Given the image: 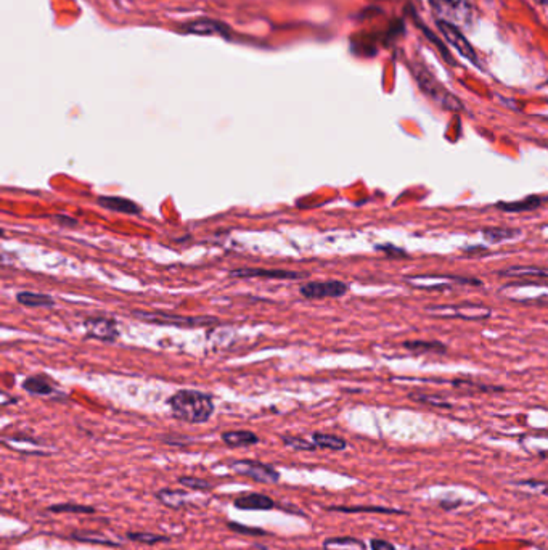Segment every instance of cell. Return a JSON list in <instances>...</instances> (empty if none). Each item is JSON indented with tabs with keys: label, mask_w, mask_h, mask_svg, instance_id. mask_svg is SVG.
Masks as SVG:
<instances>
[{
	"label": "cell",
	"mask_w": 548,
	"mask_h": 550,
	"mask_svg": "<svg viewBox=\"0 0 548 550\" xmlns=\"http://www.w3.org/2000/svg\"><path fill=\"white\" fill-rule=\"evenodd\" d=\"M171 412L177 420L187 423H205L214 414L211 396L195 389H181L168 400Z\"/></svg>",
	"instance_id": "obj_1"
},
{
	"label": "cell",
	"mask_w": 548,
	"mask_h": 550,
	"mask_svg": "<svg viewBox=\"0 0 548 550\" xmlns=\"http://www.w3.org/2000/svg\"><path fill=\"white\" fill-rule=\"evenodd\" d=\"M230 470L251 478L256 482H264V485H275L280 481V473L275 470L272 465L258 462V460H234L230 462Z\"/></svg>",
	"instance_id": "obj_2"
},
{
	"label": "cell",
	"mask_w": 548,
	"mask_h": 550,
	"mask_svg": "<svg viewBox=\"0 0 548 550\" xmlns=\"http://www.w3.org/2000/svg\"><path fill=\"white\" fill-rule=\"evenodd\" d=\"M431 316L436 317H458L465 320H481L491 316L487 307L476 306V304H465V306H434L426 309Z\"/></svg>",
	"instance_id": "obj_3"
},
{
	"label": "cell",
	"mask_w": 548,
	"mask_h": 550,
	"mask_svg": "<svg viewBox=\"0 0 548 550\" xmlns=\"http://www.w3.org/2000/svg\"><path fill=\"white\" fill-rule=\"evenodd\" d=\"M349 287L339 280H327V282H309L299 288L301 296L307 299L339 298L347 293Z\"/></svg>",
	"instance_id": "obj_4"
},
{
	"label": "cell",
	"mask_w": 548,
	"mask_h": 550,
	"mask_svg": "<svg viewBox=\"0 0 548 550\" xmlns=\"http://www.w3.org/2000/svg\"><path fill=\"white\" fill-rule=\"evenodd\" d=\"M134 316L143 322L150 323H163V325H176V327H196L206 325V323L216 322V318L211 317H179L172 314H161V312H140L135 311Z\"/></svg>",
	"instance_id": "obj_5"
},
{
	"label": "cell",
	"mask_w": 548,
	"mask_h": 550,
	"mask_svg": "<svg viewBox=\"0 0 548 550\" xmlns=\"http://www.w3.org/2000/svg\"><path fill=\"white\" fill-rule=\"evenodd\" d=\"M87 335L92 338H99L103 341H114L119 336L118 325L113 318L108 317H90L85 320Z\"/></svg>",
	"instance_id": "obj_6"
},
{
	"label": "cell",
	"mask_w": 548,
	"mask_h": 550,
	"mask_svg": "<svg viewBox=\"0 0 548 550\" xmlns=\"http://www.w3.org/2000/svg\"><path fill=\"white\" fill-rule=\"evenodd\" d=\"M439 29L443 31L445 39H447V41L452 43L455 48H457L460 55L468 58V60H471L473 63H478L476 53H474L473 47L469 45L467 39L463 37V34L460 32L458 29L454 26V24H450L449 21H439Z\"/></svg>",
	"instance_id": "obj_7"
},
{
	"label": "cell",
	"mask_w": 548,
	"mask_h": 550,
	"mask_svg": "<svg viewBox=\"0 0 548 550\" xmlns=\"http://www.w3.org/2000/svg\"><path fill=\"white\" fill-rule=\"evenodd\" d=\"M230 277L236 278H251V277H265V278H278V280H301L304 274L291 272V270L280 269H236L232 270Z\"/></svg>",
	"instance_id": "obj_8"
},
{
	"label": "cell",
	"mask_w": 548,
	"mask_h": 550,
	"mask_svg": "<svg viewBox=\"0 0 548 550\" xmlns=\"http://www.w3.org/2000/svg\"><path fill=\"white\" fill-rule=\"evenodd\" d=\"M234 505L240 510H270L276 507L272 497L261 494V492H251V494L236 497Z\"/></svg>",
	"instance_id": "obj_9"
},
{
	"label": "cell",
	"mask_w": 548,
	"mask_h": 550,
	"mask_svg": "<svg viewBox=\"0 0 548 550\" xmlns=\"http://www.w3.org/2000/svg\"><path fill=\"white\" fill-rule=\"evenodd\" d=\"M97 203L108 211H116V212H123V214H132V216L140 214V206L137 203L130 201L128 198L123 196H100Z\"/></svg>",
	"instance_id": "obj_10"
},
{
	"label": "cell",
	"mask_w": 548,
	"mask_h": 550,
	"mask_svg": "<svg viewBox=\"0 0 548 550\" xmlns=\"http://www.w3.org/2000/svg\"><path fill=\"white\" fill-rule=\"evenodd\" d=\"M323 550H367L363 540L352 538V536H336V538H327L322 544Z\"/></svg>",
	"instance_id": "obj_11"
},
{
	"label": "cell",
	"mask_w": 548,
	"mask_h": 550,
	"mask_svg": "<svg viewBox=\"0 0 548 550\" xmlns=\"http://www.w3.org/2000/svg\"><path fill=\"white\" fill-rule=\"evenodd\" d=\"M222 441L230 447H243L254 446L259 442V436L248 429H235V431L222 433Z\"/></svg>",
	"instance_id": "obj_12"
},
{
	"label": "cell",
	"mask_w": 548,
	"mask_h": 550,
	"mask_svg": "<svg viewBox=\"0 0 548 550\" xmlns=\"http://www.w3.org/2000/svg\"><path fill=\"white\" fill-rule=\"evenodd\" d=\"M154 497L161 502L163 505L169 507V509H183V507L187 505V499H188V494L185 491L182 489H168V487H164V489H159L154 492Z\"/></svg>",
	"instance_id": "obj_13"
},
{
	"label": "cell",
	"mask_w": 548,
	"mask_h": 550,
	"mask_svg": "<svg viewBox=\"0 0 548 550\" xmlns=\"http://www.w3.org/2000/svg\"><path fill=\"white\" fill-rule=\"evenodd\" d=\"M70 539L77 540V542H85V544L121 547V542L110 539L108 536H105L103 533H99V531H85V529L84 531H72V533L70 534Z\"/></svg>",
	"instance_id": "obj_14"
},
{
	"label": "cell",
	"mask_w": 548,
	"mask_h": 550,
	"mask_svg": "<svg viewBox=\"0 0 548 550\" xmlns=\"http://www.w3.org/2000/svg\"><path fill=\"white\" fill-rule=\"evenodd\" d=\"M327 510L329 511H341V513H361V511H375V513H383V515H409L404 510L399 509H387V507H365V505H357V507H343V505H333L328 507Z\"/></svg>",
	"instance_id": "obj_15"
},
{
	"label": "cell",
	"mask_w": 548,
	"mask_h": 550,
	"mask_svg": "<svg viewBox=\"0 0 548 550\" xmlns=\"http://www.w3.org/2000/svg\"><path fill=\"white\" fill-rule=\"evenodd\" d=\"M23 389H26L29 394L34 396H50L55 393V388L45 376H29L23 381Z\"/></svg>",
	"instance_id": "obj_16"
},
{
	"label": "cell",
	"mask_w": 548,
	"mask_h": 550,
	"mask_svg": "<svg viewBox=\"0 0 548 550\" xmlns=\"http://www.w3.org/2000/svg\"><path fill=\"white\" fill-rule=\"evenodd\" d=\"M17 301L26 307H52L55 306L52 296L43 293H32V292H21L17 294Z\"/></svg>",
	"instance_id": "obj_17"
},
{
	"label": "cell",
	"mask_w": 548,
	"mask_h": 550,
	"mask_svg": "<svg viewBox=\"0 0 548 550\" xmlns=\"http://www.w3.org/2000/svg\"><path fill=\"white\" fill-rule=\"evenodd\" d=\"M502 275H505V277H515V278H531V280H537V278H548V269L544 267H520V265H516V267H508L505 270H502L500 272Z\"/></svg>",
	"instance_id": "obj_18"
},
{
	"label": "cell",
	"mask_w": 548,
	"mask_h": 550,
	"mask_svg": "<svg viewBox=\"0 0 548 550\" xmlns=\"http://www.w3.org/2000/svg\"><path fill=\"white\" fill-rule=\"evenodd\" d=\"M542 205L540 196H527L522 201L513 203H497V207L507 212H521V211H534Z\"/></svg>",
	"instance_id": "obj_19"
},
{
	"label": "cell",
	"mask_w": 548,
	"mask_h": 550,
	"mask_svg": "<svg viewBox=\"0 0 548 550\" xmlns=\"http://www.w3.org/2000/svg\"><path fill=\"white\" fill-rule=\"evenodd\" d=\"M312 441L317 447L329 449V451H344L347 447V442L343 438L327 433H314Z\"/></svg>",
	"instance_id": "obj_20"
},
{
	"label": "cell",
	"mask_w": 548,
	"mask_h": 550,
	"mask_svg": "<svg viewBox=\"0 0 548 550\" xmlns=\"http://www.w3.org/2000/svg\"><path fill=\"white\" fill-rule=\"evenodd\" d=\"M125 539L134 540V542L140 544H147V545H154V544H161V542H169L171 538L169 536H161V534H154V533H142V531H130V533L125 534Z\"/></svg>",
	"instance_id": "obj_21"
},
{
	"label": "cell",
	"mask_w": 548,
	"mask_h": 550,
	"mask_svg": "<svg viewBox=\"0 0 548 550\" xmlns=\"http://www.w3.org/2000/svg\"><path fill=\"white\" fill-rule=\"evenodd\" d=\"M404 347L414 352H439V354H443V352H445V349H447V347L439 341H421V340L407 341Z\"/></svg>",
	"instance_id": "obj_22"
},
{
	"label": "cell",
	"mask_w": 548,
	"mask_h": 550,
	"mask_svg": "<svg viewBox=\"0 0 548 550\" xmlns=\"http://www.w3.org/2000/svg\"><path fill=\"white\" fill-rule=\"evenodd\" d=\"M47 511H52V513H77V515H92L95 513L94 507L89 505H79V504H55L47 507Z\"/></svg>",
	"instance_id": "obj_23"
},
{
	"label": "cell",
	"mask_w": 548,
	"mask_h": 550,
	"mask_svg": "<svg viewBox=\"0 0 548 550\" xmlns=\"http://www.w3.org/2000/svg\"><path fill=\"white\" fill-rule=\"evenodd\" d=\"M281 441H283L285 446H288L294 451H315L317 446H315L314 441H307V439L299 438V436H281Z\"/></svg>",
	"instance_id": "obj_24"
},
{
	"label": "cell",
	"mask_w": 548,
	"mask_h": 550,
	"mask_svg": "<svg viewBox=\"0 0 548 550\" xmlns=\"http://www.w3.org/2000/svg\"><path fill=\"white\" fill-rule=\"evenodd\" d=\"M177 481L179 485H182L183 487H188V489L193 491H210L212 487L210 481L201 480V478L196 476H181Z\"/></svg>",
	"instance_id": "obj_25"
},
{
	"label": "cell",
	"mask_w": 548,
	"mask_h": 550,
	"mask_svg": "<svg viewBox=\"0 0 548 550\" xmlns=\"http://www.w3.org/2000/svg\"><path fill=\"white\" fill-rule=\"evenodd\" d=\"M483 234L487 240H491V241H503V240L515 238L516 235H520V232L511 230V229H486Z\"/></svg>",
	"instance_id": "obj_26"
},
{
	"label": "cell",
	"mask_w": 548,
	"mask_h": 550,
	"mask_svg": "<svg viewBox=\"0 0 548 550\" xmlns=\"http://www.w3.org/2000/svg\"><path fill=\"white\" fill-rule=\"evenodd\" d=\"M412 399L416 400V403H421V404H428V405H434V407H445L449 409L450 404L447 400L439 398V396H429V394H412L410 396Z\"/></svg>",
	"instance_id": "obj_27"
},
{
	"label": "cell",
	"mask_w": 548,
	"mask_h": 550,
	"mask_svg": "<svg viewBox=\"0 0 548 550\" xmlns=\"http://www.w3.org/2000/svg\"><path fill=\"white\" fill-rule=\"evenodd\" d=\"M229 526V529L235 531V533L239 534H246V536H267V531L261 529V528H251V526H246V524H241L239 521H229L227 523Z\"/></svg>",
	"instance_id": "obj_28"
},
{
	"label": "cell",
	"mask_w": 548,
	"mask_h": 550,
	"mask_svg": "<svg viewBox=\"0 0 548 550\" xmlns=\"http://www.w3.org/2000/svg\"><path fill=\"white\" fill-rule=\"evenodd\" d=\"M370 549L372 550H396L394 545H392L391 542H387V540H385V539H372Z\"/></svg>",
	"instance_id": "obj_29"
},
{
	"label": "cell",
	"mask_w": 548,
	"mask_h": 550,
	"mask_svg": "<svg viewBox=\"0 0 548 550\" xmlns=\"http://www.w3.org/2000/svg\"><path fill=\"white\" fill-rule=\"evenodd\" d=\"M378 249L385 251V253L394 256V258H404V256H407L404 251L399 249V248H396V246H392V245H380V246H378Z\"/></svg>",
	"instance_id": "obj_30"
},
{
	"label": "cell",
	"mask_w": 548,
	"mask_h": 550,
	"mask_svg": "<svg viewBox=\"0 0 548 550\" xmlns=\"http://www.w3.org/2000/svg\"><path fill=\"white\" fill-rule=\"evenodd\" d=\"M163 441L166 442V444H171V446H187V444H190L192 442V439H188V438H177V439H172L171 436H168V438H163Z\"/></svg>",
	"instance_id": "obj_31"
},
{
	"label": "cell",
	"mask_w": 548,
	"mask_h": 550,
	"mask_svg": "<svg viewBox=\"0 0 548 550\" xmlns=\"http://www.w3.org/2000/svg\"><path fill=\"white\" fill-rule=\"evenodd\" d=\"M516 485H520V486H532V487H536V486L548 487V485H545V482H540V481H520V482H516Z\"/></svg>",
	"instance_id": "obj_32"
}]
</instances>
